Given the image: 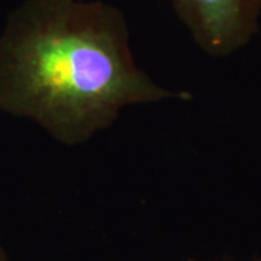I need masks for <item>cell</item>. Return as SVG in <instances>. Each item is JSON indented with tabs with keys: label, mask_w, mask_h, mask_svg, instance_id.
I'll return each mask as SVG.
<instances>
[{
	"label": "cell",
	"mask_w": 261,
	"mask_h": 261,
	"mask_svg": "<svg viewBox=\"0 0 261 261\" xmlns=\"http://www.w3.org/2000/svg\"><path fill=\"white\" fill-rule=\"evenodd\" d=\"M171 97L134 60L121 10L100 0H28L0 38V111L65 145L116 121L123 108Z\"/></svg>",
	"instance_id": "cell-1"
},
{
	"label": "cell",
	"mask_w": 261,
	"mask_h": 261,
	"mask_svg": "<svg viewBox=\"0 0 261 261\" xmlns=\"http://www.w3.org/2000/svg\"><path fill=\"white\" fill-rule=\"evenodd\" d=\"M202 51L228 57L250 44L258 31L261 0H171Z\"/></svg>",
	"instance_id": "cell-2"
},
{
	"label": "cell",
	"mask_w": 261,
	"mask_h": 261,
	"mask_svg": "<svg viewBox=\"0 0 261 261\" xmlns=\"http://www.w3.org/2000/svg\"><path fill=\"white\" fill-rule=\"evenodd\" d=\"M0 261H9L8 255H6V252L3 251V248H2V247H0Z\"/></svg>",
	"instance_id": "cell-3"
},
{
	"label": "cell",
	"mask_w": 261,
	"mask_h": 261,
	"mask_svg": "<svg viewBox=\"0 0 261 261\" xmlns=\"http://www.w3.org/2000/svg\"><path fill=\"white\" fill-rule=\"evenodd\" d=\"M187 261H196V260H187ZM254 261H261V257H260V258H255Z\"/></svg>",
	"instance_id": "cell-4"
}]
</instances>
